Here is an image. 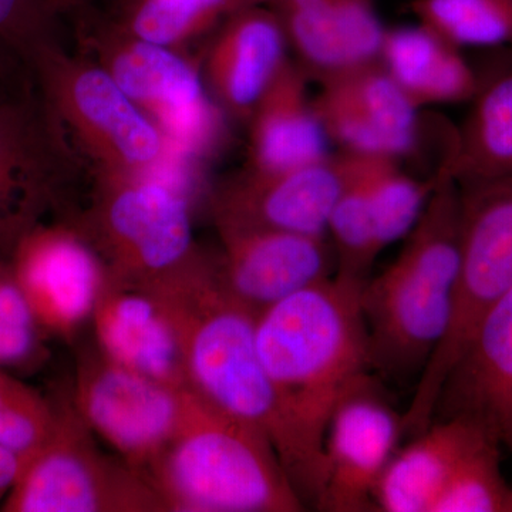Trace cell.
Listing matches in <instances>:
<instances>
[{
	"label": "cell",
	"instance_id": "52a82bcc",
	"mask_svg": "<svg viewBox=\"0 0 512 512\" xmlns=\"http://www.w3.org/2000/svg\"><path fill=\"white\" fill-rule=\"evenodd\" d=\"M185 392L117 365L99 350L79 362L73 406L93 433L144 476L173 439Z\"/></svg>",
	"mask_w": 512,
	"mask_h": 512
},
{
	"label": "cell",
	"instance_id": "484cf974",
	"mask_svg": "<svg viewBox=\"0 0 512 512\" xmlns=\"http://www.w3.org/2000/svg\"><path fill=\"white\" fill-rule=\"evenodd\" d=\"M160 45L143 42L116 63V83L128 96L156 100L165 107L188 106L200 101L197 77L178 57Z\"/></svg>",
	"mask_w": 512,
	"mask_h": 512
},
{
	"label": "cell",
	"instance_id": "3957f363",
	"mask_svg": "<svg viewBox=\"0 0 512 512\" xmlns=\"http://www.w3.org/2000/svg\"><path fill=\"white\" fill-rule=\"evenodd\" d=\"M437 183L399 256L360 292L373 370L421 375L446 336L460 271V188L437 168Z\"/></svg>",
	"mask_w": 512,
	"mask_h": 512
},
{
	"label": "cell",
	"instance_id": "83f0119b",
	"mask_svg": "<svg viewBox=\"0 0 512 512\" xmlns=\"http://www.w3.org/2000/svg\"><path fill=\"white\" fill-rule=\"evenodd\" d=\"M55 420L56 406L0 369V443L23 460L46 440Z\"/></svg>",
	"mask_w": 512,
	"mask_h": 512
},
{
	"label": "cell",
	"instance_id": "5b68a950",
	"mask_svg": "<svg viewBox=\"0 0 512 512\" xmlns=\"http://www.w3.org/2000/svg\"><path fill=\"white\" fill-rule=\"evenodd\" d=\"M460 271L446 336L419 377L406 434L420 433L434 419L444 380L485 313L512 289V177L458 184Z\"/></svg>",
	"mask_w": 512,
	"mask_h": 512
},
{
	"label": "cell",
	"instance_id": "7402d4cb",
	"mask_svg": "<svg viewBox=\"0 0 512 512\" xmlns=\"http://www.w3.org/2000/svg\"><path fill=\"white\" fill-rule=\"evenodd\" d=\"M342 93L369 123L399 146L404 157L417 146L419 107L379 60L323 80Z\"/></svg>",
	"mask_w": 512,
	"mask_h": 512
},
{
	"label": "cell",
	"instance_id": "7c38bea8",
	"mask_svg": "<svg viewBox=\"0 0 512 512\" xmlns=\"http://www.w3.org/2000/svg\"><path fill=\"white\" fill-rule=\"evenodd\" d=\"M13 279L36 325L66 338L92 318L104 286L90 252L73 239L55 235L32 239L23 248Z\"/></svg>",
	"mask_w": 512,
	"mask_h": 512
},
{
	"label": "cell",
	"instance_id": "4fadbf2b",
	"mask_svg": "<svg viewBox=\"0 0 512 512\" xmlns=\"http://www.w3.org/2000/svg\"><path fill=\"white\" fill-rule=\"evenodd\" d=\"M284 28L318 82L379 60L384 32L375 0H274Z\"/></svg>",
	"mask_w": 512,
	"mask_h": 512
},
{
	"label": "cell",
	"instance_id": "2e32d148",
	"mask_svg": "<svg viewBox=\"0 0 512 512\" xmlns=\"http://www.w3.org/2000/svg\"><path fill=\"white\" fill-rule=\"evenodd\" d=\"M470 101L439 170L457 184L512 177V60L478 76Z\"/></svg>",
	"mask_w": 512,
	"mask_h": 512
},
{
	"label": "cell",
	"instance_id": "d6a6232c",
	"mask_svg": "<svg viewBox=\"0 0 512 512\" xmlns=\"http://www.w3.org/2000/svg\"><path fill=\"white\" fill-rule=\"evenodd\" d=\"M2 174H3V141H2V137H0V184H2Z\"/></svg>",
	"mask_w": 512,
	"mask_h": 512
},
{
	"label": "cell",
	"instance_id": "30bf717a",
	"mask_svg": "<svg viewBox=\"0 0 512 512\" xmlns=\"http://www.w3.org/2000/svg\"><path fill=\"white\" fill-rule=\"evenodd\" d=\"M229 245L221 281L256 315L336 272L335 252L326 237L234 228Z\"/></svg>",
	"mask_w": 512,
	"mask_h": 512
},
{
	"label": "cell",
	"instance_id": "44dd1931",
	"mask_svg": "<svg viewBox=\"0 0 512 512\" xmlns=\"http://www.w3.org/2000/svg\"><path fill=\"white\" fill-rule=\"evenodd\" d=\"M225 87L229 100L249 107L261 100L281 69L284 32L281 23L261 12H248L229 35Z\"/></svg>",
	"mask_w": 512,
	"mask_h": 512
},
{
	"label": "cell",
	"instance_id": "1f68e13d",
	"mask_svg": "<svg viewBox=\"0 0 512 512\" xmlns=\"http://www.w3.org/2000/svg\"><path fill=\"white\" fill-rule=\"evenodd\" d=\"M23 8V0H0V26L9 25L18 18Z\"/></svg>",
	"mask_w": 512,
	"mask_h": 512
},
{
	"label": "cell",
	"instance_id": "ba28073f",
	"mask_svg": "<svg viewBox=\"0 0 512 512\" xmlns=\"http://www.w3.org/2000/svg\"><path fill=\"white\" fill-rule=\"evenodd\" d=\"M404 413L387 402L367 376L336 406L325 434V483L316 508L326 512L375 510V491L400 440Z\"/></svg>",
	"mask_w": 512,
	"mask_h": 512
},
{
	"label": "cell",
	"instance_id": "603a6c76",
	"mask_svg": "<svg viewBox=\"0 0 512 512\" xmlns=\"http://www.w3.org/2000/svg\"><path fill=\"white\" fill-rule=\"evenodd\" d=\"M410 10L460 49H512V0H412Z\"/></svg>",
	"mask_w": 512,
	"mask_h": 512
},
{
	"label": "cell",
	"instance_id": "d4e9b609",
	"mask_svg": "<svg viewBox=\"0 0 512 512\" xmlns=\"http://www.w3.org/2000/svg\"><path fill=\"white\" fill-rule=\"evenodd\" d=\"M436 183V174L430 180L419 181L400 170L399 161L370 156V201L380 251L409 235Z\"/></svg>",
	"mask_w": 512,
	"mask_h": 512
},
{
	"label": "cell",
	"instance_id": "6da1fadb",
	"mask_svg": "<svg viewBox=\"0 0 512 512\" xmlns=\"http://www.w3.org/2000/svg\"><path fill=\"white\" fill-rule=\"evenodd\" d=\"M359 282L330 276L256 319L259 356L298 458L295 487L316 507L325 483V434L340 400L370 375Z\"/></svg>",
	"mask_w": 512,
	"mask_h": 512
},
{
	"label": "cell",
	"instance_id": "d6986e66",
	"mask_svg": "<svg viewBox=\"0 0 512 512\" xmlns=\"http://www.w3.org/2000/svg\"><path fill=\"white\" fill-rule=\"evenodd\" d=\"M279 74V73H278ZM274 96L256 131V160L262 171H289L325 160L329 138L305 84L296 73L276 76Z\"/></svg>",
	"mask_w": 512,
	"mask_h": 512
},
{
	"label": "cell",
	"instance_id": "4dcf8cb0",
	"mask_svg": "<svg viewBox=\"0 0 512 512\" xmlns=\"http://www.w3.org/2000/svg\"><path fill=\"white\" fill-rule=\"evenodd\" d=\"M22 458L12 448L0 443V505L18 480Z\"/></svg>",
	"mask_w": 512,
	"mask_h": 512
},
{
	"label": "cell",
	"instance_id": "4316f807",
	"mask_svg": "<svg viewBox=\"0 0 512 512\" xmlns=\"http://www.w3.org/2000/svg\"><path fill=\"white\" fill-rule=\"evenodd\" d=\"M503 447L487 434L467 454L434 512H512V484L501 468Z\"/></svg>",
	"mask_w": 512,
	"mask_h": 512
},
{
	"label": "cell",
	"instance_id": "f546056e",
	"mask_svg": "<svg viewBox=\"0 0 512 512\" xmlns=\"http://www.w3.org/2000/svg\"><path fill=\"white\" fill-rule=\"evenodd\" d=\"M36 320L13 276H0V366L22 362L35 348Z\"/></svg>",
	"mask_w": 512,
	"mask_h": 512
},
{
	"label": "cell",
	"instance_id": "8992f818",
	"mask_svg": "<svg viewBox=\"0 0 512 512\" xmlns=\"http://www.w3.org/2000/svg\"><path fill=\"white\" fill-rule=\"evenodd\" d=\"M73 404L56 407L46 440L23 458L5 512H163L147 478L101 453Z\"/></svg>",
	"mask_w": 512,
	"mask_h": 512
},
{
	"label": "cell",
	"instance_id": "9c48e42d",
	"mask_svg": "<svg viewBox=\"0 0 512 512\" xmlns=\"http://www.w3.org/2000/svg\"><path fill=\"white\" fill-rule=\"evenodd\" d=\"M441 417L474 421L512 454V289L485 313L444 380L434 412Z\"/></svg>",
	"mask_w": 512,
	"mask_h": 512
},
{
	"label": "cell",
	"instance_id": "ffe728a7",
	"mask_svg": "<svg viewBox=\"0 0 512 512\" xmlns=\"http://www.w3.org/2000/svg\"><path fill=\"white\" fill-rule=\"evenodd\" d=\"M343 183L328 224L336 256L335 275L365 284L379 256L369 190V158L363 154H338Z\"/></svg>",
	"mask_w": 512,
	"mask_h": 512
},
{
	"label": "cell",
	"instance_id": "8fae6325",
	"mask_svg": "<svg viewBox=\"0 0 512 512\" xmlns=\"http://www.w3.org/2000/svg\"><path fill=\"white\" fill-rule=\"evenodd\" d=\"M99 350L133 372L188 389L183 352L163 306L143 286H103L92 315Z\"/></svg>",
	"mask_w": 512,
	"mask_h": 512
},
{
	"label": "cell",
	"instance_id": "5bb4252c",
	"mask_svg": "<svg viewBox=\"0 0 512 512\" xmlns=\"http://www.w3.org/2000/svg\"><path fill=\"white\" fill-rule=\"evenodd\" d=\"M488 431L463 417L434 419L399 447L375 491V510L434 512L444 488Z\"/></svg>",
	"mask_w": 512,
	"mask_h": 512
},
{
	"label": "cell",
	"instance_id": "7a4b0ae2",
	"mask_svg": "<svg viewBox=\"0 0 512 512\" xmlns=\"http://www.w3.org/2000/svg\"><path fill=\"white\" fill-rule=\"evenodd\" d=\"M140 286L173 323L191 389L266 434L295 485L298 458L259 356L258 315L210 272L174 268Z\"/></svg>",
	"mask_w": 512,
	"mask_h": 512
},
{
	"label": "cell",
	"instance_id": "cb8c5ba5",
	"mask_svg": "<svg viewBox=\"0 0 512 512\" xmlns=\"http://www.w3.org/2000/svg\"><path fill=\"white\" fill-rule=\"evenodd\" d=\"M76 99L83 113L113 138L128 160L147 163L157 156L160 140L156 130L107 74H83L77 82Z\"/></svg>",
	"mask_w": 512,
	"mask_h": 512
},
{
	"label": "cell",
	"instance_id": "ac0fdd59",
	"mask_svg": "<svg viewBox=\"0 0 512 512\" xmlns=\"http://www.w3.org/2000/svg\"><path fill=\"white\" fill-rule=\"evenodd\" d=\"M110 224L147 272L146 281L177 268L190 247L185 200L161 185L147 183L123 192L111 205Z\"/></svg>",
	"mask_w": 512,
	"mask_h": 512
},
{
	"label": "cell",
	"instance_id": "9a60e30c",
	"mask_svg": "<svg viewBox=\"0 0 512 512\" xmlns=\"http://www.w3.org/2000/svg\"><path fill=\"white\" fill-rule=\"evenodd\" d=\"M265 181L241 202L235 228L274 229L326 237L343 183L339 156L289 171H264Z\"/></svg>",
	"mask_w": 512,
	"mask_h": 512
},
{
	"label": "cell",
	"instance_id": "e0dca14e",
	"mask_svg": "<svg viewBox=\"0 0 512 512\" xmlns=\"http://www.w3.org/2000/svg\"><path fill=\"white\" fill-rule=\"evenodd\" d=\"M379 62L419 109L463 103L476 94L478 74L460 47L421 23L386 29Z\"/></svg>",
	"mask_w": 512,
	"mask_h": 512
},
{
	"label": "cell",
	"instance_id": "f1b7e54d",
	"mask_svg": "<svg viewBox=\"0 0 512 512\" xmlns=\"http://www.w3.org/2000/svg\"><path fill=\"white\" fill-rule=\"evenodd\" d=\"M242 2L244 0H143L134 18V32L144 42L167 45L197 20Z\"/></svg>",
	"mask_w": 512,
	"mask_h": 512
},
{
	"label": "cell",
	"instance_id": "277c9868",
	"mask_svg": "<svg viewBox=\"0 0 512 512\" xmlns=\"http://www.w3.org/2000/svg\"><path fill=\"white\" fill-rule=\"evenodd\" d=\"M144 477L177 512H299L306 508L274 444L247 421L185 392L173 439Z\"/></svg>",
	"mask_w": 512,
	"mask_h": 512
}]
</instances>
